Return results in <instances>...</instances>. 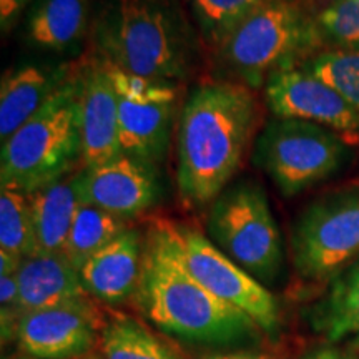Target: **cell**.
Wrapping results in <instances>:
<instances>
[{
	"label": "cell",
	"instance_id": "6da1fadb",
	"mask_svg": "<svg viewBox=\"0 0 359 359\" xmlns=\"http://www.w3.org/2000/svg\"><path fill=\"white\" fill-rule=\"evenodd\" d=\"M259 120L253 90L233 80L201 83L180 111L177 185L187 205H212L241 167Z\"/></svg>",
	"mask_w": 359,
	"mask_h": 359
},
{
	"label": "cell",
	"instance_id": "83f0119b",
	"mask_svg": "<svg viewBox=\"0 0 359 359\" xmlns=\"http://www.w3.org/2000/svg\"><path fill=\"white\" fill-rule=\"evenodd\" d=\"M0 304H2V309H17V304H19V281H17V275L0 276ZM17 313H19V309H17Z\"/></svg>",
	"mask_w": 359,
	"mask_h": 359
},
{
	"label": "cell",
	"instance_id": "f1b7e54d",
	"mask_svg": "<svg viewBox=\"0 0 359 359\" xmlns=\"http://www.w3.org/2000/svg\"><path fill=\"white\" fill-rule=\"evenodd\" d=\"M22 262H24V258L19 257V255L0 250V276L17 275L22 266Z\"/></svg>",
	"mask_w": 359,
	"mask_h": 359
},
{
	"label": "cell",
	"instance_id": "9c48e42d",
	"mask_svg": "<svg viewBox=\"0 0 359 359\" xmlns=\"http://www.w3.org/2000/svg\"><path fill=\"white\" fill-rule=\"evenodd\" d=\"M172 233L180 258L193 278L223 303L250 316L259 330L275 333L280 325V306L263 283L228 258L200 231L172 224Z\"/></svg>",
	"mask_w": 359,
	"mask_h": 359
},
{
	"label": "cell",
	"instance_id": "3957f363",
	"mask_svg": "<svg viewBox=\"0 0 359 359\" xmlns=\"http://www.w3.org/2000/svg\"><path fill=\"white\" fill-rule=\"evenodd\" d=\"M100 57L140 77L177 82L193 62L188 25L173 0H115L95 27Z\"/></svg>",
	"mask_w": 359,
	"mask_h": 359
},
{
	"label": "cell",
	"instance_id": "7a4b0ae2",
	"mask_svg": "<svg viewBox=\"0 0 359 359\" xmlns=\"http://www.w3.org/2000/svg\"><path fill=\"white\" fill-rule=\"evenodd\" d=\"M135 296L151 325L190 343L226 346L259 331L250 316L193 278L180 258L168 222L156 223L148 233Z\"/></svg>",
	"mask_w": 359,
	"mask_h": 359
},
{
	"label": "cell",
	"instance_id": "484cf974",
	"mask_svg": "<svg viewBox=\"0 0 359 359\" xmlns=\"http://www.w3.org/2000/svg\"><path fill=\"white\" fill-rule=\"evenodd\" d=\"M313 25L318 42L359 50V0H331Z\"/></svg>",
	"mask_w": 359,
	"mask_h": 359
},
{
	"label": "cell",
	"instance_id": "1f68e13d",
	"mask_svg": "<svg viewBox=\"0 0 359 359\" xmlns=\"http://www.w3.org/2000/svg\"><path fill=\"white\" fill-rule=\"evenodd\" d=\"M354 344H356V346H359V336H356V339H354Z\"/></svg>",
	"mask_w": 359,
	"mask_h": 359
},
{
	"label": "cell",
	"instance_id": "ba28073f",
	"mask_svg": "<svg viewBox=\"0 0 359 359\" xmlns=\"http://www.w3.org/2000/svg\"><path fill=\"white\" fill-rule=\"evenodd\" d=\"M291 255L308 281H331L359 259V187L313 200L293 224Z\"/></svg>",
	"mask_w": 359,
	"mask_h": 359
},
{
	"label": "cell",
	"instance_id": "8fae6325",
	"mask_svg": "<svg viewBox=\"0 0 359 359\" xmlns=\"http://www.w3.org/2000/svg\"><path fill=\"white\" fill-rule=\"evenodd\" d=\"M264 100L276 118H293L330 128L349 145L359 142V111L323 80L294 64L269 75Z\"/></svg>",
	"mask_w": 359,
	"mask_h": 359
},
{
	"label": "cell",
	"instance_id": "e0dca14e",
	"mask_svg": "<svg viewBox=\"0 0 359 359\" xmlns=\"http://www.w3.org/2000/svg\"><path fill=\"white\" fill-rule=\"evenodd\" d=\"M19 316L88 298L79 269L65 255H34L24 258L17 273Z\"/></svg>",
	"mask_w": 359,
	"mask_h": 359
},
{
	"label": "cell",
	"instance_id": "f546056e",
	"mask_svg": "<svg viewBox=\"0 0 359 359\" xmlns=\"http://www.w3.org/2000/svg\"><path fill=\"white\" fill-rule=\"evenodd\" d=\"M306 359H356L353 358L351 354L339 351V349L334 348H323L318 349V351H313L311 354H308Z\"/></svg>",
	"mask_w": 359,
	"mask_h": 359
},
{
	"label": "cell",
	"instance_id": "e575fe53",
	"mask_svg": "<svg viewBox=\"0 0 359 359\" xmlns=\"http://www.w3.org/2000/svg\"><path fill=\"white\" fill-rule=\"evenodd\" d=\"M330 2H331V0H330Z\"/></svg>",
	"mask_w": 359,
	"mask_h": 359
},
{
	"label": "cell",
	"instance_id": "44dd1931",
	"mask_svg": "<svg viewBox=\"0 0 359 359\" xmlns=\"http://www.w3.org/2000/svg\"><path fill=\"white\" fill-rule=\"evenodd\" d=\"M127 219H122L95 205L80 203L67 238L64 255L79 269L98 250L114 241L127 230Z\"/></svg>",
	"mask_w": 359,
	"mask_h": 359
},
{
	"label": "cell",
	"instance_id": "277c9868",
	"mask_svg": "<svg viewBox=\"0 0 359 359\" xmlns=\"http://www.w3.org/2000/svg\"><path fill=\"white\" fill-rule=\"evenodd\" d=\"M80 67L29 122L2 142L0 187L25 193L60 182L83 163Z\"/></svg>",
	"mask_w": 359,
	"mask_h": 359
},
{
	"label": "cell",
	"instance_id": "d4e9b609",
	"mask_svg": "<svg viewBox=\"0 0 359 359\" xmlns=\"http://www.w3.org/2000/svg\"><path fill=\"white\" fill-rule=\"evenodd\" d=\"M304 69L336 90L359 111V50L334 48L321 52L313 57Z\"/></svg>",
	"mask_w": 359,
	"mask_h": 359
},
{
	"label": "cell",
	"instance_id": "cb8c5ba5",
	"mask_svg": "<svg viewBox=\"0 0 359 359\" xmlns=\"http://www.w3.org/2000/svg\"><path fill=\"white\" fill-rule=\"evenodd\" d=\"M195 19L208 43L219 47L264 0H190Z\"/></svg>",
	"mask_w": 359,
	"mask_h": 359
},
{
	"label": "cell",
	"instance_id": "7402d4cb",
	"mask_svg": "<svg viewBox=\"0 0 359 359\" xmlns=\"http://www.w3.org/2000/svg\"><path fill=\"white\" fill-rule=\"evenodd\" d=\"M100 346L103 359H177L147 326L125 314L102 327Z\"/></svg>",
	"mask_w": 359,
	"mask_h": 359
},
{
	"label": "cell",
	"instance_id": "d6986e66",
	"mask_svg": "<svg viewBox=\"0 0 359 359\" xmlns=\"http://www.w3.org/2000/svg\"><path fill=\"white\" fill-rule=\"evenodd\" d=\"M29 200L34 219L35 255H64L70 226L82 203L77 172L29 193Z\"/></svg>",
	"mask_w": 359,
	"mask_h": 359
},
{
	"label": "cell",
	"instance_id": "836d02e7",
	"mask_svg": "<svg viewBox=\"0 0 359 359\" xmlns=\"http://www.w3.org/2000/svg\"><path fill=\"white\" fill-rule=\"evenodd\" d=\"M85 359H97V358H85Z\"/></svg>",
	"mask_w": 359,
	"mask_h": 359
},
{
	"label": "cell",
	"instance_id": "603a6c76",
	"mask_svg": "<svg viewBox=\"0 0 359 359\" xmlns=\"http://www.w3.org/2000/svg\"><path fill=\"white\" fill-rule=\"evenodd\" d=\"M0 250L29 258L35 255V235L29 193L0 188Z\"/></svg>",
	"mask_w": 359,
	"mask_h": 359
},
{
	"label": "cell",
	"instance_id": "5bb4252c",
	"mask_svg": "<svg viewBox=\"0 0 359 359\" xmlns=\"http://www.w3.org/2000/svg\"><path fill=\"white\" fill-rule=\"evenodd\" d=\"M80 67V120L83 167H95L122 154L118 138V95L105 58Z\"/></svg>",
	"mask_w": 359,
	"mask_h": 359
},
{
	"label": "cell",
	"instance_id": "2e32d148",
	"mask_svg": "<svg viewBox=\"0 0 359 359\" xmlns=\"http://www.w3.org/2000/svg\"><path fill=\"white\" fill-rule=\"evenodd\" d=\"M75 67L24 64L6 72L0 85V138L11 135L29 122L58 88Z\"/></svg>",
	"mask_w": 359,
	"mask_h": 359
},
{
	"label": "cell",
	"instance_id": "7c38bea8",
	"mask_svg": "<svg viewBox=\"0 0 359 359\" xmlns=\"http://www.w3.org/2000/svg\"><path fill=\"white\" fill-rule=\"evenodd\" d=\"M100 318L88 298L24 313L15 325L19 348L35 359L82 356L95 344Z\"/></svg>",
	"mask_w": 359,
	"mask_h": 359
},
{
	"label": "cell",
	"instance_id": "4fadbf2b",
	"mask_svg": "<svg viewBox=\"0 0 359 359\" xmlns=\"http://www.w3.org/2000/svg\"><path fill=\"white\" fill-rule=\"evenodd\" d=\"M77 183L83 203L128 219L150 210L161 195L156 165L120 154L95 167H82Z\"/></svg>",
	"mask_w": 359,
	"mask_h": 359
},
{
	"label": "cell",
	"instance_id": "5b68a950",
	"mask_svg": "<svg viewBox=\"0 0 359 359\" xmlns=\"http://www.w3.org/2000/svg\"><path fill=\"white\" fill-rule=\"evenodd\" d=\"M206 230L228 258L266 285L280 275L283 241L262 185L253 180L231 183L210 205Z\"/></svg>",
	"mask_w": 359,
	"mask_h": 359
},
{
	"label": "cell",
	"instance_id": "d6a6232c",
	"mask_svg": "<svg viewBox=\"0 0 359 359\" xmlns=\"http://www.w3.org/2000/svg\"><path fill=\"white\" fill-rule=\"evenodd\" d=\"M22 359H35V358H22Z\"/></svg>",
	"mask_w": 359,
	"mask_h": 359
},
{
	"label": "cell",
	"instance_id": "4dcf8cb0",
	"mask_svg": "<svg viewBox=\"0 0 359 359\" xmlns=\"http://www.w3.org/2000/svg\"><path fill=\"white\" fill-rule=\"evenodd\" d=\"M205 359H273L264 354H253V353H215L206 356Z\"/></svg>",
	"mask_w": 359,
	"mask_h": 359
},
{
	"label": "cell",
	"instance_id": "ffe728a7",
	"mask_svg": "<svg viewBox=\"0 0 359 359\" xmlns=\"http://www.w3.org/2000/svg\"><path fill=\"white\" fill-rule=\"evenodd\" d=\"M313 325L331 343L359 336V259L330 281L314 308Z\"/></svg>",
	"mask_w": 359,
	"mask_h": 359
},
{
	"label": "cell",
	"instance_id": "8992f818",
	"mask_svg": "<svg viewBox=\"0 0 359 359\" xmlns=\"http://www.w3.org/2000/svg\"><path fill=\"white\" fill-rule=\"evenodd\" d=\"M314 25L288 0H264L218 47V60L233 82L264 87L273 72L293 64L316 43Z\"/></svg>",
	"mask_w": 359,
	"mask_h": 359
},
{
	"label": "cell",
	"instance_id": "9a60e30c",
	"mask_svg": "<svg viewBox=\"0 0 359 359\" xmlns=\"http://www.w3.org/2000/svg\"><path fill=\"white\" fill-rule=\"evenodd\" d=\"M145 243L140 231L127 228L92 255L80 268V280L90 296L115 304L137 294Z\"/></svg>",
	"mask_w": 359,
	"mask_h": 359
},
{
	"label": "cell",
	"instance_id": "4316f807",
	"mask_svg": "<svg viewBox=\"0 0 359 359\" xmlns=\"http://www.w3.org/2000/svg\"><path fill=\"white\" fill-rule=\"evenodd\" d=\"M32 0H0V27L7 34L15 27L20 13L30 7Z\"/></svg>",
	"mask_w": 359,
	"mask_h": 359
},
{
	"label": "cell",
	"instance_id": "ac0fdd59",
	"mask_svg": "<svg viewBox=\"0 0 359 359\" xmlns=\"http://www.w3.org/2000/svg\"><path fill=\"white\" fill-rule=\"evenodd\" d=\"M88 15L90 0H32L25 37L45 52H75L87 34Z\"/></svg>",
	"mask_w": 359,
	"mask_h": 359
},
{
	"label": "cell",
	"instance_id": "52a82bcc",
	"mask_svg": "<svg viewBox=\"0 0 359 359\" xmlns=\"http://www.w3.org/2000/svg\"><path fill=\"white\" fill-rule=\"evenodd\" d=\"M349 147L321 125L275 116L258 135L253 161L283 196L291 198L338 173L351 155Z\"/></svg>",
	"mask_w": 359,
	"mask_h": 359
},
{
	"label": "cell",
	"instance_id": "30bf717a",
	"mask_svg": "<svg viewBox=\"0 0 359 359\" xmlns=\"http://www.w3.org/2000/svg\"><path fill=\"white\" fill-rule=\"evenodd\" d=\"M111 67L118 95V138L122 154L158 167L168 154L178 92L173 82L132 75Z\"/></svg>",
	"mask_w": 359,
	"mask_h": 359
}]
</instances>
